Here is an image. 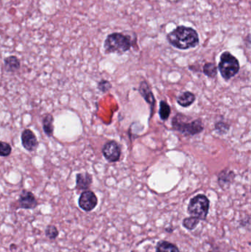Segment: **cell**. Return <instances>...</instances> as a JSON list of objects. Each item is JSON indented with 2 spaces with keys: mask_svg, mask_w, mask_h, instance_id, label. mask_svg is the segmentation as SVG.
<instances>
[{
  "mask_svg": "<svg viewBox=\"0 0 251 252\" xmlns=\"http://www.w3.org/2000/svg\"><path fill=\"white\" fill-rule=\"evenodd\" d=\"M45 235L50 240H55L59 237V232L56 226L53 225H48L45 229Z\"/></svg>",
  "mask_w": 251,
  "mask_h": 252,
  "instance_id": "obj_19",
  "label": "cell"
},
{
  "mask_svg": "<svg viewBox=\"0 0 251 252\" xmlns=\"http://www.w3.org/2000/svg\"><path fill=\"white\" fill-rule=\"evenodd\" d=\"M158 252H180L179 249L173 243L163 241L158 245Z\"/></svg>",
  "mask_w": 251,
  "mask_h": 252,
  "instance_id": "obj_18",
  "label": "cell"
},
{
  "mask_svg": "<svg viewBox=\"0 0 251 252\" xmlns=\"http://www.w3.org/2000/svg\"><path fill=\"white\" fill-rule=\"evenodd\" d=\"M239 61L231 52L226 51L221 55L218 69L225 80H228L235 77L239 73Z\"/></svg>",
  "mask_w": 251,
  "mask_h": 252,
  "instance_id": "obj_4",
  "label": "cell"
},
{
  "mask_svg": "<svg viewBox=\"0 0 251 252\" xmlns=\"http://www.w3.org/2000/svg\"><path fill=\"white\" fill-rule=\"evenodd\" d=\"M98 203L96 195L92 191L86 190L82 192L79 198V206L86 212L93 210Z\"/></svg>",
  "mask_w": 251,
  "mask_h": 252,
  "instance_id": "obj_7",
  "label": "cell"
},
{
  "mask_svg": "<svg viewBox=\"0 0 251 252\" xmlns=\"http://www.w3.org/2000/svg\"><path fill=\"white\" fill-rule=\"evenodd\" d=\"M234 178H235V173L228 169H225L220 173L218 176V182L221 188H224L229 185L233 181Z\"/></svg>",
  "mask_w": 251,
  "mask_h": 252,
  "instance_id": "obj_14",
  "label": "cell"
},
{
  "mask_svg": "<svg viewBox=\"0 0 251 252\" xmlns=\"http://www.w3.org/2000/svg\"><path fill=\"white\" fill-rule=\"evenodd\" d=\"M210 202L205 195L200 194L190 200L188 212L191 217L196 218L200 220H205L209 210Z\"/></svg>",
  "mask_w": 251,
  "mask_h": 252,
  "instance_id": "obj_5",
  "label": "cell"
},
{
  "mask_svg": "<svg viewBox=\"0 0 251 252\" xmlns=\"http://www.w3.org/2000/svg\"><path fill=\"white\" fill-rule=\"evenodd\" d=\"M22 143L24 148L28 151H34L38 145L35 134L31 130L25 129L22 134Z\"/></svg>",
  "mask_w": 251,
  "mask_h": 252,
  "instance_id": "obj_9",
  "label": "cell"
},
{
  "mask_svg": "<svg viewBox=\"0 0 251 252\" xmlns=\"http://www.w3.org/2000/svg\"><path fill=\"white\" fill-rule=\"evenodd\" d=\"M20 61L16 56H8L5 59V68L8 73H16L20 69Z\"/></svg>",
  "mask_w": 251,
  "mask_h": 252,
  "instance_id": "obj_12",
  "label": "cell"
},
{
  "mask_svg": "<svg viewBox=\"0 0 251 252\" xmlns=\"http://www.w3.org/2000/svg\"><path fill=\"white\" fill-rule=\"evenodd\" d=\"M111 88V84L108 80H102L98 83V89L103 93H106Z\"/></svg>",
  "mask_w": 251,
  "mask_h": 252,
  "instance_id": "obj_22",
  "label": "cell"
},
{
  "mask_svg": "<svg viewBox=\"0 0 251 252\" xmlns=\"http://www.w3.org/2000/svg\"><path fill=\"white\" fill-rule=\"evenodd\" d=\"M172 126L173 129L179 131L185 136L196 135L202 132L204 129V125L201 119L187 123L184 121L182 114H178L173 117Z\"/></svg>",
  "mask_w": 251,
  "mask_h": 252,
  "instance_id": "obj_3",
  "label": "cell"
},
{
  "mask_svg": "<svg viewBox=\"0 0 251 252\" xmlns=\"http://www.w3.org/2000/svg\"><path fill=\"white\" fill-rule=\"evenodd\" d=\"M199 219H196V218L190 217L188 219H185L183 222V226L186 228V229H188V230H192L195 229L198 223H199Z\"/></svg>",
  "mask_w": 251,
  "mask_h": 252,
  "instance_id": "obj_20",
  "label": "cell"
},
{
  "mask_svg": "<svg viewBox=\"0 0 251 252\" xmlns=\"http://www.w3.org/2000/svg\"><path fill=\"white\" fill-rule=\"evenodd\" d=\"M102 153L105 158L109 162H117L121 157V148L117 142H108L105 144L102 149Z\"/></svg>",
  "mask_w": 251,
  "mask_h": 252,
  "instance_id": "obj_6",
  "label": "cell"
},
{
  "mask_svg": "<svg viewBox=\"0 0 251 252\" xmlns=\"http://www.w3.org/2000/svg\"><path fill=\"white\" fill-rule=\"evenodd\" d=\"M140 94L142 96L143 98L146 100L148 104L150 106V116L153 115V110H154V106H155L156 99L152 93L151 89H150V86L146 81H142L140 85Z\"/></svg>",
  "mask_w": 251,
  "mask_h": 252,
  "instance_id": "obj_10",
  "label": "cell"
},
{
  "mask_svg": "<svg viewBox=\"0 0 251 252\" xmlns=\"http://www.w3.org/2000/svg\"><path fill=\"white\" fill-rule=\"evenodd\" d=\"M12 148L8 143L0 142V157H8L11 154Z\"/></svg>",
  "mask_w": 251,
  "mask_h": 252,
  "instance_id": "obj_21",
  "label": "cell"
},
{
  "mask_svg": "<svg viewBox=\"0 0 251 252\" xmlns=\"http://www.w3.org/2000/svg\"><path fill=\"white\" fill-rule=\"evenodd\" d=\"M18 203V209H33L38 206V202L34 194L25 189L19 195Z\"/></svg>",
  "mask_w": 251,
  "mask_h": 252,
  "instance_id": "obj_8",
  "label": "cell"
},
{
  "mask_svg": "<svg viewBox=\"0 0 251 252\" xmlns=\"http://www.w3.org/2000/svg\"><path fill=\"white\" fill-rule=\"evenodd\" d=\"M132 45L130 36L121 32H113L108 35L105 41V52L106 53H124L131 48Z\"/></svg>",
  "mask_w": 251,
  "mask_h": 252,
  "instance_id": "obj_2",
  "label": "cell"
},
{
  "mask_svg": "<svg viewBox=\"0 0 251 252\" xmlns=\"http://www.w3.org/2000/svg\"><path fill=\"white\" fill-rule=\"evenodd\" d=\"M92 183V175L91 174L78 173L76 175V188L79 190H86Z\"/></svg>",
  "mask_w": 251,
  "mask_h": 252,
  "instance_id": "obj_11",
  "label": "cell"
},
{
  "mask_svg": "<svg viewBox=\"0 0 251 252\" xmlns=\"http://www.w3.org/2000/svg\"><path fill=\"white\" fill-rule=\"evenodd\" d=\"M53 117L50 114H47L42 120L44 131L48 137H52V135H53Z\"/></svg>",
  "mask_w": 251,
  "mask_h": 252,
  "instance_id": "obj_15",
  "label": "cell"
},
{
  "mask_svg": "<svg viewBox=\"0 0 251 252\" xmlns=\"http://www.w3.org/2000/svg\"><path fill=\"white\" fill-rule=\"evenodd\" d=\"M159 117L161 120L166 121L171 114L170 106L167 104V102L161 100L160 102Z\"/></svg>",
  "mask_w": 251,
  "mask_h": 252,
  "instance_id": "obj_16",
  "label": "cell"
},
{
  "mask_svg": "<svg viewBox=\"0 0 251 252\" xmlns=\"http://www.w3.org/2000/svg\"><path fill=\"white\" fill-rule=\"evenodd\" d=\"M204 73L208 77L215 79L218 75V67L215 63H206L204 66Z\"/></svg>",
  "mask_w": 251,
  "mask_h": 252,
  "instance_id": "obj_17",
  "label": "cell"
},
{
  "mask_svg": "<svg viewBox=\"0 0 251 252\" xmlns=\"http://www.w3.org/2000/svg\"><path fill=\"white\" fill-rule=\"evenodd\" d=\"M195 95L190 92L181 93L177 97V102L182 107H188L195 101Z\"/></svg>",
  "mask_w": 251,
  "mask_h": 252,
  "instance_id": "obj_13",
  "label": "cell"
},
{
  "mask_svg": "<svg viewBox=\"0 0 251 252\" xmlns=\"http://www.w3.org/2000/svg\"><path fill=\"white\" fill-rule=\"evenodd\" d=\"M167 39L172 46L183 50L196 47L200 42L197 31L186 26L177 27L167 34Z\"/></svg>",
  "mask_w": 251,
  "mask_h": 252,
  "instance_id": "obj_1",
  "label": "cell"
}]
</instances>
